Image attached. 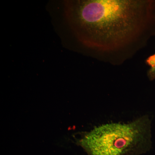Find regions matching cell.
<instances>
[{
  "mask_svg": "<svg viewBox=\"0 0 155 155\" xmlns=\"http://www.w3.org/2000/svg\"><path fill=\"white\" fill-rule=\"evenodd\" d=\"M65 13L78 42L114 66L155 36V0H70Z\"/></svg>",
  "mask_w": 155,
  "mask_h": 155,
  "instance_id": "1",
  "label": "cell"
},
{
  "mask_svg": "<svg viewBox=\"0 0 155 155\" xmlns=\"http://www.w3.org/2000/svg\"><path fill=\"white\" fill-rule=\"evenodd\" d=\"M87 155H141L151 149V120L149 115L127 122L97 126L75 138Z\"/></svg>",
  "mask_w": 155,
  "mask_h": 155,
  "instance_id": "2",
  "label": "cell"
},
{
  "mask_svg": "<svg viewBox=\"0 0 155 155\" xmlns=\"http://www.w3.org/2000/svg\"><path fill=\"white\" fill-rule=\"evenodd\" d=\"M146 63L149 68L147 71V76L150 81L155 79V54L150 56L146 60Z\"/></svg>",
  "mask_w": 155,
  "mask_h": 155,
  "instance_id": "3",
  "label": "cell"
}]
</instances>
